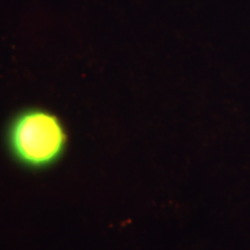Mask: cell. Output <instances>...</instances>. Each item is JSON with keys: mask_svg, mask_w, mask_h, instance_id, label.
Instances as JSON below:
<instances>
[{"mask_svg": "<svg viewBox=\"0 0 250 250\" xmlns=\"http://www.w3.org/2000/svg\"><path fill=\"white\" fill-rule=\"evenodd\" d=\"M68 136L59 117L43 107H27L10 119L5 145L11 159L23 169L40 171L62 158Z\"/></svg>", "mask_w": 250, "mask_h": 250, "instance_id": "obj_1", "label": "cell"}]
</instances>
